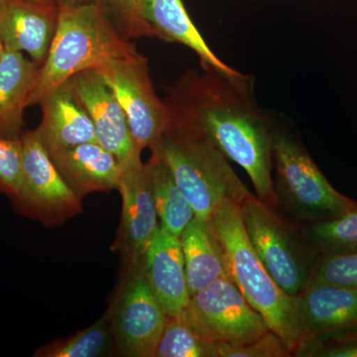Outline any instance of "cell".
<instances>
[{"mask_svg":"<svg viewBox=\"0 0 357 357\" xmlns=\"http://www.w3.org/2000/svg\"><path fill=\"white\" fill-rule=\"evenodd\" d=\"M164 102L170 122L210 138L248 173L258 199L276 210L272 176L276 121L256 102L255 77L202 67V73L190 70L169 88Z\"/></svg>","mask_w":357,"mask_h":357,"instance_id":"obj_1","label":"cell"},{"mask_svg":"<svg viewBox=\"0 0 357 357\" xmlns=\"http://www.w3.org/2000/svg\"><path fill=\"white\" fill-rule=\"evenodd\" d=\"M210 222L222 244L230 280L295 356L304 342L295 297L277 285L260 261L244 229L241 206L225 199Z\"/></svg>","mask_w":357,"mask_h":357,"instance_id":"obj_2","label":"cell"},{"mask_svg":"<svg viewBox=\"0 0 357 357\" xmlns=\"http://www.w3.org/2000/svg\"><path fill=\"white\" fill-rule=\"evenodd\" d=\"M135 52V46L119 32L103 3L59 9L55 36L40 68L29 107L77 73L95 70L107 61Z\"/></svg>","mask_w":357,"mask_h":357,"instance_id":"obj_3","label":"cell"},{"mask_svg":"<svg viewBox=\"0 0 357 357\" xmlns=\"http://www.w3.org/2000/svg\"><path fill=\"white\" fill-rule=\"evenodd\" d=\"M151 152L170 169L196 218L210 220L215 208L229 199L241 204L250 196L225 155L203 133L170 122Z\"/></svg>","mask_w":357,"mask_h":357,"instance_id":"obj_4","label":"cell"},{"mask_svg":"<svg viewBox=\"0 0 357 357\" xmlns=\"http://www.w3.org/2000/svg\"><path fill=\"white\" fill-rule=\"evenodd\" d=\"M272 164L277 201L295 222L312 225L357 210L356 202L330 184L299 138L277 121Z\"/></svg>","mask_w":357,"mask_h":357,"instance_id":"obj_5","label":"cell"},{"mask_svg":"<svg viewBox=\"0 0 357 357\" xmlns=\"http://www.w3.org/2000/svg\"><path fill=\"white\" fill-rule=\"evenodd\" d=\"M239 206L244 229L260 261L284 292L297 297L311 281L316 251L302 231H296L258 197L251 194Z\"/></svg>","mask_w":357,"mask_h":357,"instance_id":"obj_6","label":"cell"},{"mask_svg":"<svg viewBox=\"0 0 357 357\" xmlns=\"http://www.w3.org/2000/svg\"><path fill=\"white\" fill-rule=\"evenodd\" d=\"M95 70L121 105L138 150L151 149L169 128L170 117L165 102L155 93L147 58L137 51Z\"/></svg>","mask_w":357,"mask_h":357,"instance_id":"obj_7","label":"cell"},{"mask_svg":"<svg viewBox=\"0 0 357 357\" xmlns=\"http://www.w3.org/2000/svg\"><path fill=\"white\" fill-rule=\"evenodd\" d=\"M22 177L14 208L46 225H58L82 211V198L65 182L36 130L22 136Z\"/></svg>","mask_w":357,"mask_h":357,"instance_id":"obj_8","label":"cell"},{"mask_svg":"<svg viewBox=\"0 0 357 357\" xmlns=\"http://www.w3.org/2000/svg\"><path fill=\"white\" fill-rule=\"evenodd\" d=\"M182 317L202 337L217 344H248L269 330L229 278L192 295Z\"/></svg>","mask_w":357,"mask_h":357,"instance_id":"obj_9","label":"cell"},{"mask_svg":"<svg viewBox=\"0 0 357 357\" xmlns=\"http://www.w3.org/2000/svg\"><path fill=\"white\" fill-rule=\"evenodd\" d=\"M114 349L121 356L155 357L167 314L143 273L128 269L110 312H107Z\"/></svg>","mask_w":357,"mask_h":357,"instance_id":"obj_10","label":"cell"},{"mask_svg":"<svg viewBox=\"0 0 357 357\" xmlns=\"http://www.w3.org/2000/svg\"><path fill=\"white\" fill-rule=\"evenodd\" d=\"M95 128L96 142L119 160L122 169L143 165L128 119L114 91L96 70L77 73L69 79Z\"/></svg>","mask_w":357,"mask_h":357,"instance_id":"obj_11","label":"cell"},{"mask_svg":"<svg viewBox=\"0 0 357 357\" xmlns=\"http://www.w3.org/2000/svg\"><path fill=\"white\" fill-rule=\"evenodd\" d=\"M117 190L122 199L121 220L112 248L121 253L128 269L142 267L148 246L159 227L144 164L122 169Z\"/></svg>","mask_w":357,"mask_h":357,"instance_id":"obj_12","label":"cell"},{"mask_svg":"<svg viewBox=\"0 0 357 357\" xmlns=\"http://www.w3.org/2000/svg\"><path fill=\"white\" fill-rule=\"evenodd\" d=\"M142 269L167 317L180 318L191 299L180 237L160 225L148 246Z\"/></svg>","mask_w":357,"mask_h":357,"instance_id":"obj_13","label":"cell"},{"mask_svg":"<svg viewBox=\"0 0 357 357\" xmlns=\"http://www.w3.org/2000/svg\"><path fill=\"white\" fill-rule=\"evenodd\" d=\"M56 4L30 0H6L0 3V37L6 50L25 52L42 66L57 29Z\"/></svg>","mask_w":357,"mask_h":357,"instance_id":"obj_14","label":"cell"},{"mask_svg":"<svg viewBox=\"0 0 357 357\" xmlns=\"http://www.w3.org/2000/svg\"><path fill=\"white\" fill-rule=\"evenodd\" d=\"M42 121L35 129L49 154L96 142L95 128L69 79L43 96Z\"/></svg>","mask_w":357,"mask_h":357,"instance_id":"obj_15","label":"cell"},{"mask_svg":"<svg viewBox=\"0 0 357 357\" xmlns=\"http://www.w3.org/2000/svg\"><path fill=\"white\" fill-rule=\"evenodd\" d=\"M295 299L303 344L319 335L357 328V289L311 281Z\"/></svg>","mask_w":357,"mask_h":357,"instance_id":"obj_16","label":"cell"},{"mask_svg":"<svg viewBox=\"0 0 357 357\" xmlns=\"http://www.w3.org/2000/svg\"><path fill=\"white\" fill-rule=\"evenodd\" d=\"M50 156L65 182L79 198L119 187L121 165L114 154L98 142L84 143Z\"/></svg>","mask_w":357,"mask_h":357,"instance_id":"obj_17","label":"cell"},{"mask_svg":"<svg viewBox=\"0 0 357 357\" xmlns=\"http://www.w3.org/2000/svg\"><path fill=\"white\" fill-rule=\"evenodd\" d=\"M140 13L154 37L191 49L198 55L201 67L213 68L231 76L243 74L223 62L211 50L185 10L182 0H141Z\"/></svg>","mask_w":357,"mask_h":357,"instance_id":"obj_18","label":"cell"},{"mask_svg":"<svg viewBox=\"0 0 357 357\" xmlns=\"http://www.w3.org/2000/svg\"><path fill=\"white\" fill-rule=\"evenodd\" d=\"M41 66L23 53L4 51L0 62V137H21L24 110L36 88Z\"/></svg>","mask_w":357,"mask_h":357,"instance_id":"obj_19","label":"cell"},{"mask_svg":"<svg viewBox=\"0 0 357 357\" xmlns=\"http://www.w3.org/2000/svg\"><path fill=\"white\" fill-rule=\"evenodd\" d=\"M180 241L191 297L218 279L229 278L222 244L210 220L195 218Z\"/></svg>","mask_w":357,"mask_h":357,"instance_id":"obj_20","label":"cell"},{"mask_svg":"<svg viewBox=\"0 0 357 357\" xmlns=\"http://www.w3.org/2000/svg\"><path fill=\"white\" fill-rule=\"evenodd\" d=\"M144 165L155 208L161 220L160 225L180 237L185 227L196 218L195 211L158 154L152 152L151 158Z\"/></svg>","mask_w":357,"mask_h":357,"instance_id":"obj_21","label":"cell"},{"mask_svg":"<svg viewBox=\"0 0 357 357\" xmlns=\"http://www.w3.org/2000/svg\"><path fill=\"white\" fill-rule=\"evenodd\" d=\"M305 227L303 234L318 256L357 251V210Z\"/></svg>","mask_w":357,"mask_h":357,"instance_id":"obj_22","label":"cell"},{"mask_svg":"<svg viewBox=\"0 0 357 357\" xmlns=\"http://www.w3.org/2000/svg\"><path fill=\"white\" fill-rule=\"evenodd\" d=\"M114 347L109 314L72 337L59 340L39 349L34 356L98 357Z\"/></svg>","mask_w":357,"mask_h":357,"instance_id":"obj_23","label":"cell"},{"mask_svg":"<svg viewBox=\"0 0 357 357\" xmlns=\"http://www.w3.org/2000/svg\"><path fill=\"white\" fill-rule=\"evenodd\" d=\"M155 357H218V344L202 337L182 316L167 317Z\"/></svg>","mask_w":357,"mask_h":357,"instance_id":"obj_24","label":"cell"},{"mask_svg":"<svg viewBox=\"0 0 357 357\" xmlns=\"http://www.w3.org/2000/svg\"><path fill=\"white\" fill-rule=\"evenodd\" d=\"M311 281L357 289V251L318 256L312 266Z\"/></svg>","mask_w":357,"mask_h":357,"instance_id":"obj_25","label":"cell"},{"mask_svg":"<svg viewBox=\"0 0 357 357\" xmlns=\"http://www.w3.org/2000/svg\"><path fill=\"white\" fill-rule=\"evenodd\" d=\"M22 158V138L0 137V194L10 201L20 192Z\"/></svg>","mask_w":357,"mask_h":357,"instance_id":"obj_26","label":"cell"},{"mask_svg":"<svg viewBox=\"0 0 357 357\" xmlns=\"http://www.w3.org/2000/svg\"><path fill=\"white\" fill-rule=\"evenodd\" d=\"M141 0H103V6L126 38L154 37L140 13Z\"/></svg>","mask_w":357,"mask_h":357,"instance_id":"obj_27","label":"cell"},{"mask_svg":"<svg viewBox=\"0 0 357 357\" xmlns=\"http://www.w3.org/2000/svg\"><path fill=\"white\" fill-rule=\"evenodd\" d=\"M289 356H293L283 340L270 330L248 344H218V357Z\"/></svg>","mask_w":357,"mask_h":357,"instance_id":"obj_28","label":"cell"},{"mask_svg":"<svg viewBox=\"0 0 357 357\" xmlns=\"http://www.w3.org/2000/svg\"><path fill=\"white\" fill-rule=\"evenodd\" d=\"M59 9L103 3V0H55Z\"/></svg>","mask_w":357,"mask_h":357,"instance_id":"obj_29","label":"cell"},{"mask_svg":"<svg viewBox=\"0 0 357 357\" xmlns=\"http://www.w3.org/2000/svg\"><path fill=\"white\" fill-rule=\"evenodd\" d=\"M3 1H6V0H0V3ZM30 1L39 2V3L45 4H56L55 0H30Z\"/></svg>","mask_w":357,"mask_h":357,"instance_id":"obj_30","label":"cell"},{"mask_svg":"<svg viewBox=\"0 0 357 357\" xmlns=\"http://www.w3.org/2000/svg\"><path fill=\"white\" fill-rule=\"evenodd\" d=\"M4 51H6V48H4L3 42H2L1 37H0V62H1L2 56H3Z\"/></svg>","mask_w":357,"mask_h":357,"instance_id":"obj_31","label":"cell"}]
</instances>
